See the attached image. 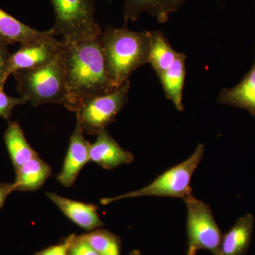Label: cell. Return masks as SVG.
<instances>
[{"mask_svg":"<svg viewBox=\"0 0 255 255\" xmlns=\"http://www.w3.org/2000/svg\"><path fill=\"white\" fill-rule=\"evenodd\" d=\"M90 158V161L104 169L112 170L122 164L131 163L134 156L119 145L105 129L97 135V140L91 144Z\"/></svg>","mask_w":255,"mask_h":255,"instance_id":"cell-10","label":"cell"},{"mask_svg":"<svg viewBox=\"0 0 255 255\" xmlns=\"http://www.w3.org/2000/svg\"><path fill=\"white\" fill-rule=\"evenodd\" d=\"M61 41L54 36L42 41L21 44L17 51L10 55V75L20 70H32L50 63L58 56Z\"/></svg>","mask_w":255,"mask_h":255,"instance_id":"cell-8","label":"cell"},{"mask_svg":"<svg viewBox=\"0 0 255 255\" xmlns=\"http://www.w3.org/2000/svg\"><path fill=\"white\" fill-rule=\"evenodd\" d=\"M132 255H140L139 254V253H137V252H134L133 254H132Z\"/></svg>","mask_w":255,"mask_h":255,"instance_id":"cell-26","label":"cell"},{"mask_svg":"<svg viewBox=\"0 0 255 255\" xmlns=\"http://www.w3.org/2000/svg\"><path fill=\"white\" fill-rule=\"evenodd\" d=\"M27 102L23 97H12L6 95L4 88H0V117L8 120L11 112L16 106L24 105Z\"/></svg>","mask_w":255,"mask_h":255,"instance_id":"cell-21","label":"cell"},{"mask_svg":"<svg viewBox=\"0 0 255 255\" xmlns=\"http://www.w3.org/2000/svg\"><path fill=\"white\" fill-rule=\"evenodd\" d=\"M187 0H124V18L125 26L128 21H136L147 11L159 23H166L172 13L180 9Z\"/></svg>","mask_w":255,"mask_h":255,"instance_id":"cell-11","label":"cell"},{"mask_svg":"<svg viewBox=\"0 0 255 255\" xmlns=\"http://www.w3.org/2000/svg\"><path fill=\"white\" fill-rule=\"evenodd\" d=\"M52 36L51 29L38 31L0 9V41L7 46L42 41Z\"/></svg>","mask_w":255,"mask_h":255,"instance_id":"cell-13","label":"cell"},{"mask_svg":"<svg viewBox=\"0 0 255 255\" xmlns=\"http://www.w3.org/2000/svg\"><path fill=\"white\" fill-rule=\"evenodd\" d=\"M90 146L91 143L84 137L81 126L77 124L70 137V145L64 160L63 168L57 176L58 182L64 187H73L82 168L90 161Z\"/></svg>","mask_w":255,"mask_h":255,"instance_id":"cell-9","label":"cell"},{"mask_svg":"<svg viewBox=\"0 0 255 255\" xmlns=\"http://www.w3.org/2000/svg\"><path fill=\"white\" fill-rule=\"evenodd\" d=\"M218 102L248 110L255 119V58L251 70L241 82L233 88L223 89Z\"/></svg>","mask_w":255,"mask_h":255,"instance_id":"cell-15","label":"cell"},{"mask_svg":"<svg viewBox=\"0 0 255 255\" xmlns=\"http://www.w3.org/2000/svg\"><path fill=\"white\" fill-rule=\"evenodd\" d=\"M60 41L66 86L64 106L68 110L77 112L89 97L117 90L107 77L100 37L86 41Z\"/></svg>","mask_w":255,"mask_h":255,"instance_id":"cell-1","label":"cell"},{"mask_svg":"<svg viewBox=\"0 0 255 255\" xmlns=\"http://www.w3.org/2000/svg\"><path fill=\"white\" fill-rule=\"evenodd\" d=\"M10 54L7 45L0 41V88H4L5 82L10 75L9 62Z\"/></svg>","mask_w":255,"mask_h":255,"instance_id":"cell-22","label":"cell"},{"mask_svg":"<svg viewBox=\"0 0 255 255\" xmlns=\"http://www.w3.org/2000/svg\"><path fill=\"white\" fill-rule=\"evenodd\" d=\"M55 14L51 29L62 40L80 41L99 38L102 28L96 21L95 0H50Z\"/></svg>","mask_w":255,"mask_h":255,"instance_id":"cell-4","label":"cell"},{"mask_svg":"<svg viewBox=\"0 0 255 255\" xmlns=\"http://www.w3.org/2000/svg\"><path fill=\"white\" fill-rule=\"evenodd\" d=\"M187 209V255L206 250L219 254L223 235L209 204L190 195L184 199Z\"/></svg>","mask_w":255,"mask_h":255,"instance_id":"cell-7","label":"cell"},{"mask_svg":"<svg viewBox=\"0 0 255 255\" xmlns=\"http://www.w3.org/2000/svg\"><path fill=\"white\" fill-rule=\"evenodd\" d=\"M130 80L114 91L103 95L89 97L77 111L78 123L84 132L98 135L115 121L128 100Z\"/></svg>","mask_w":255,"mask_h":255,"instance_id":"cell-6","label":"cell"},{"mask_svg":"<svg viewBox=\"0 0 255 255\" xmlns=\"http://www.w3.org/2000/svg\"><path fill=\"white\" fill-rule=\"evenodd\" d=\"M205 147L199 144L192 155L182 163L160 174L147 187L138 190L130 191L114 198H105L101 204L107 205L114 201L122 199H132L140 196H169V197L185 199L191 195L192 189L190 183L191 177L204 156Z\"/></svg>","mask_w":255,"mask_h":255,"instance_id":"cell-5","label":"cell"},{"mask_svg":"<svg viewBox=\"0 0 255 255\" xmlns=\"http://www.w3.org/2000/svg\"><path fill=\"white\" fill-rule=\"evenodd\" d=\"M81 236L100 255H122L120 239L107 230H95Z\"/></svg>","mask_w":255,"mask_h":255,"instance_id":"cell-20","label":"cell"},{"mask_svg":"<svg viewBox=\"0 0 255 255\" xmlns=\"http://www.w3.org/2000/svg\"><path fill=\"white\" fill-rule=\"evenodd\" d=\"M152 31H134L127 26H107L100 36L106 72L118 89L137 69L148 63Z\"/></svg>","mask_w":255,"mask_h":255,"instance_id":"cell-2","label":"cell"},{"mask_svg":"<svg viewBox=\"0 0 255 255\" xmlns=\"http://www.w3.org/2000/svg\"><path fill=\"white\" fill-rule=\"evenodd\" d=\"M254 223V217L251 214L238 219L223 236L218 255H246L251 246Z\"/></svg>","mask_w":255,"mask_h":255,"instance_id":"cell-14","label":"cell"},{"mask_svg":"<svg viewBox=\"0 0 255 255\" xmlns=\"http://www.w3.org/2000/svg\"><path fill=\"white\" fill-rule=\"evenodd\" d=\"M11 192H13V183L0 184V209L4 205L6 198Z\"/></svg>","mask_w":255,"mask_h":255,"instance_id":"cell-25","label":"cell"},{"mask_svg":"<svg viewBox=\"0 0 255 255\" xmlns=\"http://www.w3.org/2000/svg\"><path fill=\"white\" fill-rule=\"evenodd\" d=\"M13 75L18 93L33 107L46 104H65L66 86L60 52L53 61L43 66L20 70Z\"/></svg>","mask_w":255,"mask_h":255,"instance_id":"cell-3","label":"cell"},{"mask_svg":"<svg viewBox=\"0 0 255 255\" xmlns=\"http://www.w3.org/2000/svg\"><path fill=\"white\" fill-rule=\"evenodd\" d=\"M68 255H100L82 236H74L69 248Z\"/></svg>","mask_w":255,"mask_h":255,"instance_id":"cell-23","label":"cell"},{"mask_svg":"<svg viewBox=\"0 0 255 255\" xmlns=\"http://www.w3.org/2000/svg\"><path fill=\"white\" fill-rule=\"evenodd\" d=\"M180 53L172 48L162 31L158 30L152 31L148 63L157 77L172 65Z\"/></svg>","mask_w":255,"mask_h":255,"instance_id":"cell-19","label":"cell"},{"mask_svg":"<svg viewBox=\"0 0 255 255\" xmlns=\"http://www.w3.org/2000/svg\"><path fill=\"white\" fill-rule=\"evenodd\" d=\"M4 138L15 171L30 159L38 155L28 144L24 132L17 122H9L5 131Z\"/></svg>","mask_w":255,"mask_h":255,"instance_id":"cell-18","label":"cell"},{"mask_svg":"<svg viewBox=\"0 0 255 255\" xmlns=\"http://www.w3.org/2000/svg\"><path fill=\"white\" fill-rule=\"evenodd\" d=\"M187 55L181 53L172 65L158 77L164 94L179 112L184 110L183 105V89L186 76Z\"/></svg>","mask_w":255,"mask_h":255,"instance_id":"cell-17","label":"cell"},{"mask_svg":"<svg viewBox=\"0 0 255 255\" xmlns=\"http://www.w3.org/2000/svg\"><path fill=\"white\" fill-rule=\"evenodd\" d=\"M46 196L69 219L83 229L92 231L105 225L97 212L98 206L71 200L55 193H47Z\"/></svg>","mask_w":255,"mask_h":255,"instance_id":"cell-12","label":"cell"},{"mask_svg":"<svg viewBox=\"0 0 255 255\" xmlns=\"http://www.w3.org/2000/svg\"><path fill=\"white\" fill-rule=\"evenodd\" d=\"M75 235L69 236L59 245L50 246L46 249L38 252L34 255H68L69 248Z\"/></svg>","mask_w":255,"mask_h":255,"instance_id":"cell-24","label":"cell"},{"mask_svg":"<svg viewBox=\"0 0 255 255\" xmlns=\"http://www.w3.org/2000/svg\"><path fill=\"white\" fill-rule=\"evenodd\" d=\"M51 167L40 158L33 157L16 172L13 191H34L43 187L51 174Z\"/></svg>","mask_w":255,"mask_h":255,"instance_id":"cell-16","label":"cell"}]
</instances>
